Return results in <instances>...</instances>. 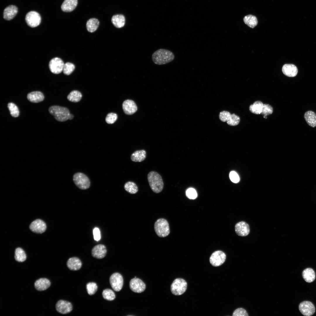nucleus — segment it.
Returning a JSON list of instances; mask_svg holds the SVG:
<instances>
[{
  "label": "nucleus",
  "instance_id": "33",
  "mask_svg": "<svg viewBox=\"0 0 316 316\" xmlns=\"http://www.w3.org/2000/svg\"><path fill=\"white\" fill-rule=\"evenodd\" d=\"M14 257L16 261L22 262L26 260V256L23 250L21 248H18L16 249L15 250Z\"/></svg>",
  "mask_w": 316,
  "mask_h": 316
},
{
  "label": "nucleus",
  "instance_id": "28",
  "mask_svg": "<svg viewBox=\"0 0 316 316\" xmlns=\"http://www.w3.org/2000/svg\"><path fill=\"white\" fill-rule=\"evenodd\" d=\"M111 21L116 28H120L124 26L125 23V18L123 15L117 14L112 17Z\"/></svg>",
  "mask_w": 316,
  "mask_h": 316
},
{
  "label": "nucleus",
  "instance_id": "6",
  "mask_svg": "<svg viewBox=\"0 0 316 316\" xmlns=\"http://www.w3.org/2000/svg\"><path fill=\"white\" fill-rule=\"evenodd\" d=\"M73 181L75 185L80 189L85 190L90 186V182L88 177L81 173H77L73 177Z\"/></svg>",
  "mask_w": 316,
  "mask_h": 316
},
{
  "label": "nucleus",
  "instance_id": "44",
  "mask_svg": "<svg viewBox=\"0 0 316 316\" xmlns=\"http://www.w3.org/2000/svg\"><path fill=\"white\" fill-rule=\"evenodd\" d=\"M94 238L95 240L98 241L101 238L100 232L99 229L97 227L95 228L93 230Z\"/></svg>",
  "mask_w": 316,
  "mask_h": 316
},
{
  "label": "nucleus",
  "instance_id": "25",
  "mask_svg": "<svg viewBox=\"0 0 316 316\" xmlns=\"http://www.w3.org/2000/svg\"><path fill=\"white\" fill-rule=\"evenodd\" d=\"M302 277L305 281L308 283L313 282L315 279V273L311 268H308L304 270L302 273Z\"/></svg>",
  "mask_w": 316,
  "mask_h": 316
},
{
  "label": "nucleus",
  "instance_id": "19",
  "mask_svg": "<svg viewBox=\"0 0 316 316\" xmlns=\"http://www.w3.org/2000/svg\"><path fill=\"white\" fill-rule=\"evenodd\" d=\"M18 12L17 7L14 5H10L4 10L3 18L4 19L9 20L13 19Z\"/></svg>",
  "mask_w": 316,
  "mask_h": 316
},
{
  "label": "nucleus",
  "instance_id": "15",
  "mask_svg": "<svg viewBox=\"0 0 316 316\" xmlns=\"http://www.w3.org/2000/svg\"><path fill=\"white\" fill-rule=\"evenodd\" d=\"M46 228L45 223L40 219H37L33 221L30 226V228L31 231L38 233H42L44 232L46 230Z\"/></svg>",
  "mask_w": 316,
  "mask_h": 316
},
{
  "label": "nucleus",
  "instance_id": "10",
  "mask_svg": "<svg viewBox=\"0 0 316 316\" xmlns=\"http://www.w3.org/2000/svg\"><path fill=\"white\" fill-rule=\"evenodd\" d=\"M226 255L220 250L215 251L211 255L209 258L211 264L213 266L218 267L222 265L225 261Z\"/></svg>",
  "mask_w": 316,
  "mask_h": 316
},
{
  "label": "nucleus",
  "instance_id": "37",
  "mask_svg": "<svg viewBox=\"0 0 316 316\" xmlns=\"http://www.w3.org/2000/svg\"><path fill=\"white\" fill-rule=\"evenodd\" d=\"M75 69V65L70 62H67L64 64L63 71L66 75H68L71 74Z\"/></svg>",
  "mask_w": 316,
  "mask_h": 316
},
{
  "label": "nucleus",
  "instance_id": "39",
  "mask_svg": "<svg viewBox=\"0 0 316 316\" xmlns=\"http://www.w3.org/2000/svg\"><path fill=\"white\" fill-rule=\"evenodd\" d=\"M273 112L272 107L268 104H264L261 114L263 115L264 118H267V116L272 114Z\"/></svg>",
  "mask_w": 316,
  "mask_h": 316
},
{
  "label": "nucleus",
  "instance_id": "43",
  "mask_svg": "<svg viewBox=\"0 0 316 316\" xmlns=\"http://www.w3.org/2000/svg\"><path fill=\"white\" fill-rule=\"evenodd\" d=\"M229 178L233 183H237L240 181L239 177L237 173L234 171H231L229 174Z\"/></svg>",
  "mask_w": 316,
  "mask_h": 316
},
{
  "label": "nucleus",
  "instance_id": "40",
  "mask_svg": "<svg viewBox=\"0 0 316 316\" xmlns=\"http://www.w3.org/2000/svg\"><path fill=\"white\" fill-rule=\"evenodd\" d=\"M117 118V115L116 114L113 113H111L108 114L105 120L106 122L108 124H111L114 123Z\"/></svg>",
  "mask_w": 316,
  "mask_h": 316
},
{
  "label": "nucleus",
  "instance_id": "8",
  "mask_svg": "<svg viewBox=\"0 0 316 316\" xmlns=\"http://www.w3.org/2000/svg\"><path fill=\"white\" fill-rule=\"evenodd\" d=\"M109 282L113 289L119 291L122 289L123 283V278L121 274L118 272L112 274L110 276Z\"/></svg>",
  "mask_w": 316,
  "mask_h": 316
},
{
  "label": "nucleus",
  "instance_id": "22",
  "mask_svg": "<svg viewBox=\"0 0 316 316\" xmlns=\"http://www.w3.org/2000/svg\"><path fill=\"white\" fill-rule=\"evenodd\" d=\"M78 4V0H64L62 4L61 8L65 12H70L73 11Z\"/></svg>",
  "mask_w": 316,
  "mask_h": 316
},
{
  "label": "nucleus",
  "instance_id": "34",
  "mask_svg": "<svg viewBox=\"0 0 316 316\" xmlns=\"http://www.w3.org/2000/svg\"><path fill=\"white\" fill-rule=\"evenodd\" d=\"M81 93L78 91L74 90L72 91L67 96L68 99L70 101L76 102H79L81 99Z\"/></svg>",
  "mask_w": 316,
  "mask_h": 316
},
{
  "label": "nucleus",
  "instance_id": "27",
  "mask_svg": "<svg viewBox=\"0 0 316 316\" xmlns=\"http://www.w3.org/2000/svg\"><path fill=\"white\" fill-rule=\"evenodd\" d=\"M28 99L30 102L38 103L42 101L44 98L43 93L40 91H34L28 93L27 95Z\"/></svg>",
  "mask_w": 316,
  "mask_h": 316
},
{
  "label": "nucleus",
  "instance_id": "4",
  "mask_svg": "<svg viewBox=\"0 0 316 316\" xmlns=\"http://www.w3.org/2000/svg\"><path fill=\"white\" fill-rule=\"evenodd\" d=\"M154 229L157 234L160 237H166L170 232L169 223L164 218L159 219L156 221L154 224Z\"/></svg>",
  "mask_w": 316,
  "mask_h": 316
},
{
  "label": "nucleus",
  "instance_id": "26",
  "mask_svg": "<svg viewBox=\"0 0 316 316\" xmlns=\"http://www.w3.org/2000/svg\"><path fill=\"white\" fill-rule=\"evenodd\" d=\"M146 157V151L144 150H136L133 152L131 154L130 158L133 162H140L143 161Z\"/></svg>",
  "mask_w": 316,
  "mask_h": 316
},
{
  "label": "nucleus",
  "instance_id": "31",
  "mask_svg": "<svg viewBox=\"0 0 316 316\" xmlns=\"http://www.w3.org/2000/svg\"><path fill=\"white\" fill-rule=\"evenodd\" d=\"M243 20L245 24L250 27L253 28L257 24L258 21L256 16L248 15L244 17Z\"/></svg>",
  "mask_w": 316,
  "mask_h": 316
},
{
  "label": "nucleus",
  "instance_id": "9",
  "mask_svg": "<svg viewBox=\"0 0 316 316\" xmlns=\"http://www.w3.org/2000/svg\"><path fill=\"white\" fill-rule=\"evenodd\" d=\"M41 17L37 12L32 11L28 12L26 15L25 20L28 25L32 28L38 26L41 21Z\"/></svg>",
  "mask_w": 316,
  "mask_h": 316
},
{
  "label": "nucleus",
  "instance_id": "45",
  "mask_svg": "<svg viewBox=\"0 0 316 316\" xmlns=\"http://www.w3.org/2000/svg\"><path fill=\"white\" fill-rule=\"evenodd\" d=\"M73 118V115L72 114H70V116H69V119L71 120Z\"/></svg>",
  "mask_w": 316,
  "mask_h": 316
},
{
  "label": "nucleus",
  "instance_id": "41",
  "mask_svg": "<svg viewBox=\"0 0 316 316\" xmlns=\"http://www.w3.org/2000/svg\"><path fill=\"white\" fill-rule=\"evenodd\" d=\"M187 197L190 199H194L197 197V193L196 190L192 188L188 189L186 192Z\"/></svg>",
  "mask_w": 316,
  "mask_h": 316
},
{
  "label": "nucleus",
  "instance_id": "42",
  "mask_svg": "<svg viewBox=\"0 0 316 316\" xmlns=\"http://www.w3.org/2000/svg\"><path fill=\"white\" fill-rule=\"evenodd\" d=\"M233 316H248V314L246 311L242 308L236 310L233 314Z\"/></svg>",
  "mask_w": 316,
  "mask_h": 316
},
{
  "label": "nucleus",
  "instance_id": "30",
  "mask_svg": "<svg viewBox=\"0 0 316 316\" xmlns=\"http://www.w3.org/2000/svg\"><path fill=\"white\" fill-rule=\"evenodd\" d=\"M263 104L262 102L260 101H256L250 106L249 110L251 112L255 114H261Z\"/></svg>",
  "mask_w": 316,
  "mask_h": 316
},
{
  "label": "nucleus",
  "instance_id": "5",
  "mask_svg": "<svg viewBox=\"0 0 316 316\" xmlns=\"http://www.w3.org/2000/svg\"><path fill=\"white\" fill-rule=\"evenodd\" d=\"M187 287V283L184 279L182 278H177L171 284V290L174 295H180L186 291Z\"/></svg>",
  "mask_w": 316,
  "mask_h": 316
},
{
  "label": "nucleus",
  "instance_id": "35",
  "mask_svg": "<svg viewBox=\"0 0 316 316\" xmlns=\"http://www.w3.org/2000/svg\"><path fill=\"white\" fill-rule=\"evenodd\" d=\"M102 295L104 299L109 301L114 300L116 297L114 292L109 288L104 290L102 293Z\"/></svg>",
  "mask_w": 316,
  "mask_h": 316
},
{
  "label": "nucleus",
  "instance_id": "3",
  "mask_svg": "<svg viewBox=\"0 0 316 316\" xmlns=\"http://www.w3.org/2000/svg\"><path fill=\"white\" fill-rule=\"evenodd\" d=\"M50 113L55 119L59 121H64L69 119L70 111L66 107L58 106H53L49 109Z\"/></svg>",
  "mask_w": 316,
  "mask_h": 316
},
{
  "label": "nucleus",
  "instance_id": "18",
  "mask_svg": "<svg viewBox=\"0 0 316 316\" xmlns=\"http://www.w3.org/2000/svg\"><path fill=\"white\" fill-rule=\"evenodd\" d=\"M107 252L106 247L102 244H99L95 246L92 250V256L97 259L103 258L106 256Z\"/></svg>",
  "mask_w": 316,
  "mask_h": 316
},
{
  "label": "nucleus",
  "instance_id": "13",
  "mask_svg": "<svg viewBox=\"0 0 316 316\" xmlns=\"http://www.w3.org/2000/svg\"><path fill=\"white\" fill-rule=\"evenodd\" d=\"M129 286L133 291L136 293L143 292L146 288L145 283L141 279L137 278H134L130 280Z\"/></svg>",
  "mask_w": 316,
  "mask_h": 316
},
{
  "label": "nucleus",
  "instance_id": "29",
  "mask_svg": "<svg viewBox=\"0 0 316 316\" xmlns=\"http://www.w3.org/2000/svg\"><path fill=\"white\" fill-rule=\"evenodd\" d=\"M99 23V20L95 18H92L88 20L86 26L87 30L90 32L95 31L97 29Z\"/></svg>",
  "mask_w": 316,
  "mask_h": 316
},
{
  "label": "nucleus",
  "instance_id": "14",
  "mask_svg": "<svg viewBox=\"0 0 316 316\" xmlns=\"http://www.w3.org/2000/svg\"><path fill=\"white\" fill-rule=\"evenodd\" d=\"M56 310L62 314H66L70 312L73 309L71 303L68 301L60 300L58 301L56 305Z\"/></svg>",
  "mask_w": 316,
  "mask_h": 316
},
{
  "label": "nucleus",
  "instance_id": "38",
  "mask_svg": "<svg viewBox=\"0 0 316 316\" xmlns=\"http://www.w3.org/2000/svg\"><path fill=\"white\" fill-rule=\"evenodd\" d=\"M97 284L94 282H89L86 285V289L88 294L90 295L94 294L97 289Z\"/></svg>",
  "mask_w": 316,
  "mask_h": 316
},
{
  "label": "nucleus",
  "instance_id": "1",
  "mask_svg": "<svg viewBox=\"0 0 316 316\" xmlns=\"http://www.w3.org/2000/svg\"><path fill=\"white\" fill-rule=\"evenodd\" d=\"M174 58V54L169 50L161 49L154 51L152 55V59L155 64L162 65L172 61Z\"/></svg>",
  "mask_w": 316,
  "mask_h": 316
},
{
  "label": "nucleus",
  "instance_id": "20",
  "mask_svg": "<svg viewBox=\"0 0 316 316\" xmlns=\"http://www.w3.org/2000/svg\"><path fill=\"white\" fill-rule=\"evenodd\" d=\"M282 71L285 75L288 77H294L297 75L298 71L297 67L295 65L286 64L283 66Z\"/></svg>",
  "mask_w": 316,
  "mask_h": 316
},
{
  "label": "nucleus",
  "instance_id": "16",
  "mask_svg": "<svg viewBox=\"0 0 316 316\" xmlns=\"http://www.w3.org/2000/svg\"><path fill=\"white\" fill-rule=\"evenodd\" d=\"M235 229L236 234L241 236H247L250 231L249 225L244 221H241L237 223L235 226Z\"/></svg>",
  "mask_w": 316,
  "mask_h": 316
},
{
  "label": "nucleus",
  "instance_id": "7",
  "mask_svg": "<svg viewBox=\"0 0 316 316\" xmlns=\"http://www.w3.org/2000/svg\"><path fill=\"white\" fill-rule=\"evenodd\" d=\"M220 120L222 122H226L228 124L231 126L238 125L240 121L239 117L234 114H231L226 111L221 112L219 115Z\"/></svg>",
  "mask_w": 316,
  "mask_h": 316
},
{
  "label": "nucleus",
  "instance_id": "36",
  "mask_svg": "<svg viewBox=\"0 0 316 316\" xmlns=\"http://www.w3.org/2000/svg\"><path fill=\"white\" fill-rule=\"evenodd\" d=\"M8 107L12 116L14 117L19 116V111L17 106L13 103H9L8 104Z\"/></svg>",
  "mask_w": 316,
  "mask_h": 316
},
{
  "label": "nucleus",
  "instance_id": "12",
  "mask_svg": "<svg viewBox=\"0 0 316 316\" xmlns=\"http://www.w3.org/2000/svg\"><path fill=\"white\" fill-rule=\"evenodd\" d=\"M64 64L61 59L55 57L50 61L49 64V68L52 73L58 74L63 71Z\"/></svg>",
  "mask_w": 316,
  "mask_h": 316
},
{
  "label": "nucleus",
  "instance_id": "21",
  "mask_svg": "<svg viewBox=\"0 0 316 316\" xmlns=\"http://www.w3.org/2000/svg\"><path fill=\"white\" fill-rule=\"evenodd\" d=\"M67 265L70 270L76 271L80 269L82 263L79 258L74 257L68 259L67 262Z\"/></svg>",
  "mask_w": 316,
  "mask_h": 316
},
{
  "label": "nucleus",
  "instance_id": "11",
  "mask_svg": "<svg viewBox=\"0 0 316 316\" xmlns=\"http://www.w3.org/2000/svg\"><path fill=\"white\" fill-rule=\"evenodd\" d=\"M299 309L302 314L305 316L312 315L315 310L314 304L308 301H304L300 303L299 305Z\"/></svg>",
  "mask_w": 316,
  "mask_h": 316
},
{
  "label": "nucleus",
  "instance_id": "17",
  "mask_svg": "<svg viewBox=\"0 0 316 316\" xmlns=\"http://www.w3.org/2000/svg\"><path fill=\"white\" fill-rule=\"evenodd\" d=\"M122 108L124 112L128 115H131L135 113L137 110V107L133 100L128 99L123 102Z\"/></svg>",
  "mask_w": 316,
  "mask_h": 316
},
{
  "label": "nucleus",
  "instance_id": "24",
  "mask_svg": "<svg viewBox=\"0 0 316 316\" xmlns=\"http://www.w3.org/2000/svg\"><path fill=\"white\" fill-rule=\"evenodd\" d=\"M304 118L309 126L313 128L316 126V114L314 111L311 110L306 111Z\"/></svg>",
  "mask_w": 316,
  "mask_h": 316
},
{
  "label": "nucleus",
  "instance_id": "23",
  "mask_svg": "<svg viewBox=\"0 0 316 316\" xmlns=\"http://www.w3.org/2000/svg\"><path fill=\"white\" fill-rule=\"evenodd\" d=\"M51 283L49 279L45 278H40L36 280L34 284L35 288L39 291L46 290L50 286Z\"/></svg>",
  "mask_w": 316,
  "mask_h": 316
},
{
  "label": "nucleus",
  "instance_id": "2",
  "mask_svg": "<svg viewBox=\"0 0 316 316\" xmlns=\"http://www.w3.org/2000/svg\"><path fill=\"white\" fill-rule=\"evenodd\" d=\"M147 177L150 186L154 192L158 193L162 191L164 184L162 177L159 173L154 171H150Z\"/></svg>",
  "mask_w": 316,
  "mask_h": 316
},
{
  "label": "nucleus",
  "instance_id": "32",
  "mask_svg": "<svg viewBox=\"0 0 316 316\" xmlns=\"http://www.w3.org/2000/svg\"><path fill=\"white\" fill-rule=\"evenodd\" d=\"M125 190L129 193L134 194L138 191V188L137 185L134 182L129 181L126 183L124 185Z\"/></svg>",
  "mask_w": 316,
  "mask_h": 316
}]
</instances>
